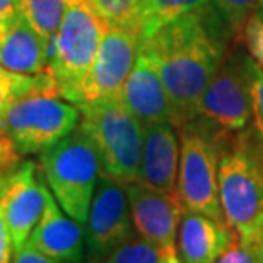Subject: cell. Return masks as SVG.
<instances>
[{
  "label": "cell",
  "mask_w": 263,
  "mask_h": 263,
  "mask_svg": "<svg viewBox=\"0 0 263 263\" xmlns=\"http://www.w3.org/2000/svg\"><path fill=\"white\" fill-rule=\"evenodd\" d=\"M228 29L212 4L139 41V50L154 62L164 84L176 130L197 117L200 98L224 60Z\"/></svg>",
  "instance_id": "1"
},
{
  "label": "cell",
  "mask_w": 263,
  "mask_h": 263,
  "mask_svg": "<svg viewBox=\"0 0 263 263\" xmlns=\"http://www.w3.org/2000/svg\"><path fill=\"white\" fill-rule=\"evenodd\" d=\"M219 200L224 222L248 245L263 228V151L243 132L220 137Z\"/></svg>",
  "instance_id": "2"
},
{
  "label": "cell",
  "mask_w": 263,
  "mask_h": 263,
  "mask_svg": "<svg viewBox=\"0 0 263 263\" xmlns=\"http://www.w3.org/2000/svg\"><path fill=\"white\" fill-rule=\"evenodd\" d=\"M77 108L81 109L79 127L96 149L101 175L125 185L135 183L139 180L144 127L123 106L120 98Z\"/></svg>",
  "instance_id": "3"
},
{
  "label": "cell",
  "mask_w": 263,
  "mask_h": 263,
  "mask_svg": "<svg viewBox=\"0 0 263 263\" xmlns=\"http://www.w3.org/2000/svg\"><path fill=\"white\" fill-rule=\"evenodd\" d=\"M106 29L87 0H65L60 28L50 41V62L45 72L67 101L77 103L79 89L91 70Z\"/></svg>",
  "instance_id": "4"
},
{
  "label": "cell",
  "mask_w": 263,
  "mask_h": 263,
  "mask_svg": "<svg viewBox=\"0 0 263 263\" xmlns=\"http://www.w3.org/2000/svg\"><path fill=\"white\" fill-rule=\"evenodd\" d=\"M40 171L62 210L86 224L101 166L92 142L77 127L59 144L40 154Z\"/></svg>",
  "instance_id": "5"
},
{
  "label": "cell",
  "mask_w": 263,
  "mask_h": 263,
  "mask_svg": "<svg viewBox=\"0 0 263 263\" xmlns=\"http://www.w3.org/2000/svg\"><path fill=\"white\" fill-rule=\"evenodd\" d=\"M81 123V109L59 92L34 91L15 101L0 132L19 156L41 154L70 135Z\"/></svg>",
  "instance_id": "6"
},
{
  "label": "cell",
  "mask_w": 263,
  "mask_h": 263,
  "mask_svg": "<svg viewBox=\"0 0 263 263\" xmlns=\"http://www.w3.org/2000/svg\"><path fill=\"white\" fill-rule=\"evenodd\" d=\"M180 166L176 190L186 210L224 220L219 200L220 137L212 134L198 120L178 128Z\"/></svg>",
  "instance_id": "7"
},
{
  "label": "cell",
  "mask_w": 263,
  "mask_h": 263,
  "mask_svg": "<svg viewBox=\"0 0 263 263\" xmlns=\"http://www.w3.org/2000/svg\"><path fill=\"white\" fill-rule=\"evenodd\" d=\"M253 115L248 57L231 53L214 73L200 98L197 117L217 137L234 135L248 127Z\"/></svg>",
  "instance_id": "8"
},
{
  "label": "cell",
  "mask_w": 263,
  "mask_h": 263,
  "mask_svg": "<svg viewBox=\"0 0 263 263\" xmlns=\"http://www.w3.org/2000/svg\"><path fill=\"white\" fill-rule=\"evenodd\" d=\"M84 234L86 263L101 260L135 234L125 183L99 176L84 224Z\"/></svg>",
  "instance_id": "9"
},
{
  "label": "cell",
  "mask_w": 263,
  "mask_h": 263,
  "mask_svg": "<svg viewBox=\"0 0 263 263\" xmlns=\"http://www.w3.org/2000/svg\"><path fill=\"white\" fill-rule=\"evenodd\" d=\"M48 186L36 162L26 161L0 175V215L9 229L14 251L28 243L46 205Z\"/></svg>",
  "instance_id": "10"
},
{
  "label": "cell",
  "mask_w": 263,
  "mask_h": 263,
  "mask_svg": "<svg viewBox=\"0 0 263 263\" xmlns=\"http://www.w3.org/2000/svg\"><path fill=\"white\" fill-rule=\"evenodd\" d=\"M139 34L123 29H106L101 46L77 96V106L117 99L130 76L139 53Z\"/></svg>",
  "instance_id": "11"
},
{
  "label": "cell",
  "mask_w": 263,
  "mask_h": 263,
  "mask_svg": "<svg viewBox=\"0 0 263 263\" xmlns=\"http://www.w3.org/2000/svg\"><path fill=\"white\" fill-rule=\"evenodd\" d=\"M127 195L135 234L159 246H176L185 203L178 190H156L142 183H128Z\"/></svg>",
  "instance_id": "12"
},
{
  "label": "cell",
  "mask_w": 263,
  "mask_h": 263,
  "mask_svg": "<svg viewBox=\"0 0 263 263\" xmlns=\"http://www.w3.org/2000/svg\"><path fill=\"white\" fill-rule=\"evenodd\" d=\"M26 245L64 263L86 261L84 226L62 210L50 188L45 210Z\"/></svg>",
  "instance_id": "13"
},
{
  "label": "cell",
  "mask_w": 263,
  "mask_h": 263,
  "mask_svg": "<svg viewBox=\"0 0 263 263\" xmlns=\"http://www.w3.org/2000/svg\"><path fill=\"white\" fill-rule=\"evenodd\" d=\"M123 106L134 115L142 127L159 122L173 123V108L157 72L149 57L139 50L130 76L120 94Z\"/></svg>",
  "instance_id": "14"
},
{
  "label": "cell",
  "mask_w": 263,
  "mask_h": 263,
  "mask_svg": "<svg viewBox=\"0 0 263 263\" xmlns=\"http://www.w3.org/2000/svg\"><path fill=\"white\" fill-rule=\"evenodd\" d=\"M180 166L178 130L170 122L144 127V145L139 170V183L156 190H176Z\"/></svg>",
  "instance_id": "15"
},
{
  "label": "cell",
  "mask_w": 263,
  "mask_h": 263,
  "mask_svg": "<svg viewBox=\"0 0 263 263\" xmlns=\"http://www.w3.org/2000/svg\"><path fill=\"white\" fill-rule=\"evenodd\" d=\"M236 238L224 220L185 210L176 236L178 258L181 263H214Z\"/></svg>",
  "instance_id": "16"
},
{
  "label": "cell",
  "mask_w": 263,
  "mask_h": 263,
  "mask_svg": "<svg viewBox=\"0 0 263 263\" xmlns=\"http://www.w3.org/2000/svg\"><path fill=\"white\" fill-rule=\"evenodd\" d=\"M50 62V43L23 15L0 31V65L17 73H43Z\"/></svg>",
  "instance_id": "17"
},
{
  "label": "cell",
  "mask_w": 263,
  "mask_h": 263,
  "mask_svg": "<svg viewBox=\"0 0 263 263\" xmlns=\"http://www.w3.org/2000/svg\"><path fill=\"white\" fill-rule=\"evenodd\" d=\"M210 5H212V0H142L140 40L149 38L173 21L202 12Z\"/></svg>",
  "instance_id": "18"
},
{
  "label": "cell",
  "mask_w": 263,
  "mask_h": 263,
  "mask_svg": "<svg viewBox=\"0 0 263 263\" xmlns=\"http://www.w3.org/2000/svg\"><path fill=\"white\" fill-rule=\"evenodd\" d=\"M45 89L57 92L53 81L46 72L28 76V73L12 72L0 65V127L5 115L15 101L34 91H45Z\"/></svg>",
  "instance_id": "19"
},
{
  "label": "cell",
  "mask_w": 263,
  "mask_h": 263,
  "mask_svg": "<svg viewBox=\"0 0 263 263\" xmlns=\"http://www.w3.org/2000/svg\"><path fill=\"white\" fill-rule=\"evenodd\" d=\"M178 258L176 246H159L134 234L111 253L91 263H166Z\"/></svg>",
  "instance_id": "20"
},
{
  "label": "cell",
  "mask_w": 263,
  "mask_h": 263,
  "mask_svg": "<svg viewBox=\"0 0 263 263\" xmlns=\"http://www.w3.org/2000/svg\"><path fill=\"white\" fill-rule=\"evenodd\" d=\"M19 10L31 28L50 43L60 28L65 0H19Z\"/></svg>",
  "instance_id": "21"
},
{
  "label": "cell",
  "mask_w": 263,
  "mask_h": 263,
  "mask_svg": "<svg viewBox=\"0 0 263 263\" xmlns=\"http://www.w3.org/2000/svg\"><path fill=\"white\" fill-rule=\"evenodd\" d=\"M96 15L109 29H123L140 38L142 0H87Z\"/></svg>",
  "instance_id": "22"
},
{
  "label": "cell",
  "mask_w": 263,
  "mask_h": 263,
  "mask_svg": "<svg viewBox=\"0 0 263 263\" xmlns=\"http://www.w3.org/2000/svg\"><path fill=\"white\" fill-rule=\"evenodd\" d=\"M214 7L222 15L229 29L241 34L248 21L258 12L263 0H212Z\"/></svg>",
  "instance_id": "23"
},
{
  "label": "cell",
  "mask_w": 263,
  "mask_h": 263,
  "mask_svg": "<svg viewBox=\"0 0 263 263\" xmlns=\"http://www.w3.org/2000/svg\"><path fill=\"white\" fill-rule=\"evenodd\" d=\"M248 73L251 84V101H253V123L256 135L260 139V145L263 151V67H260L255 60L248 57Z\"/></svg>",
  "instance_id": "24"
},
{
  "label": "cell",
  "mask_w": 263,
  "mask_h": 263,
  "mask_svg": "<svg viewBox=\"0 0 263 263\" xmlns=\"http://www.w3.org/2000/svg\"><path fill=\"white\" fill-rule=\"evenodd\" d=\"M243 40L246 41L248 51L253 57V60L263 67V17L260 14H255L248 21V24L243 29Z\"/></svg>",
  "instance_id": "25"
},
{
  "label": "cell",
  "mask_w": 263,
  "mask_h": 263,
  "mask_svg": "<svg viewBox=\"0 0 263 263\" xmlns=\"http://www.w3.org/2000/svg\"><path fill=\"white\" fill-rule=\"evenodd\" d=\"M214 263H256V258L253 250L248 245H245L239 238H236L233 245Z\"/></svg>",
  "instance_id": "26"
},
{
  "label": "cell",
  "mask_w": 263,
  "mask_h": 263,
  "mask_svg": "<svg viewBox=\"0 0 263 263\" xmlns=\"http://www.w3.org/2000/svg\"><path fill=\"white\" fill-rule=\"evenodd\" d=\"M12 263H64L60 260H55L51 256L41 253V251L31 248L29 245H24L23 248L14 251Z\"/></svg>",
  "instance_id": "27"
},
{
  "label": "cell",
  "mask_w": 263,
  "mask_h": 263,
  "mask_svg": "<svg viewBox=\"0 0 263 263\" xmlns=\"http://www.w3.org/2000/svg\"><path fill=\"white\" fill-rule=\"evenodd\" d=\"M19 154L15 152L14 145L10 144V140L0 132V175H4L5 171H9L10 167L17 164Z\"/></svg>",
  "instance_id": "28"
},
{
  "label": "cell",
  "mask_w": 263,
  "mask_h": 263,
  "mask_svg": "<svg viewBox=\"0 0 263 263\" xmlns=\"http://www.w3.org/2000/svg\"><path fill=\"white\" fill-rule=\"evenodd\" d=\"M21 15L19 0H0V31Z\"/></svg>",
  "instance_id": "29"
},
{
  "label": "cell",
  "mask_w": 263,
  "mask_h": 263,
  "mask_svg": "<svg viewBox=\"0 0 263 263\" xmlns=\"http://www.w3.org/2000/svg\"><path fill=\"white\" fill-rule=\"evenodd\" d=\"M14 256V246L10 239L9 229L5 226L2 215H0V263H12Z\"/></svg>",
  "instance_id": "30"
},
{
  "label": "cell",
  "mask_w": 263,
  "mask_h": 263,
  "mask_svg": "<svg viewBox=\"0 0 263 263\" xmlns=\"http://www.w3.org/2000/svg\"><path fill=\"white\" fill-rule=\"evenodd\" d=\"M248 246L253 250L256 263H263V228L258 231V234H256L255 238L250 241Z\"/></svg>",
  "instance_id": "31"
},
{
  "label": "cell",
  "mask_w": 263,
  "mask_h": 263,
  "mask_svg": "<svg viewBox=\"0 0 263 263\" xmlns=\"http://www.w3.org/2000/svg\"><path fill=\"white\" fill-rule=\"evenodd\" d=\"M166 263H181V261H180V258H173V260H170V261H166Z\"/></svg>",
  "instance_id": "32"
},
{
  "label": "cell",
  "mask_w": 263,
  "mask_h": 263,
  "mask_svg": "<svg viewBox=\"0 0 263 263\" xmlns=\"http://www.w3.org/2000/svg\"><path fill=\"white\" fill-rule=\"evenodd\" d=\"M256 14H260V15H261V17H263V4H261V7L258 9V12H256Z\"/></svg>",
  "instance_id": "33"
}]
</instances>
